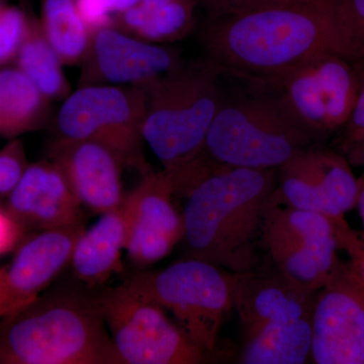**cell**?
I'll return each instance as SVG.
<instances>
[{"mask_svg":"<svg viewBox=\"0 0 364 364\" xmlns=\"http://www.w3.org/2000/svg\"><path fill=\"white\" fill-rule=\"evenodd\" d=\"M74 2L88 30L109 28L112 13L104 0H74Z\"/></svg>","mask_w":364,"mask_h":364,"instance_id":"31","label":"cell"},{"mask_svg":"<svg viewBox=\"0 0 364 364\" xmlns=\"http://www.w3.org/2000/svg\"><path fill=\"white\" fill-rule=\"evenodd\" d=\"M227 98L210 124L203 156L215 164L279 169L318 138L291 121L267 93Z\"/></svg>","mask_w":364,"mask_h":364,"instance_id":"5","label":"cell"},{"mask_svg":"<svg viewBox=\"0 0 364 364\" xmlns=\"http://www.w3.org/2000/svg\"><path fill=\"white\" fill-rule=\"evenodd\" d=\"M26 230L0 205V256L13 252L26 238Z\"/></svg>","mask_w":364,"mask_h":364,"instance_id":"30","label":"cell"},{"mask_svg":"<svg viewBox=\"0 0 364 364\" xmlns=\"http://www.w3.org/2000/svg\"><path fill=\"white\" fill-rule=\"evenodd\" d=\"M28 26V20L21 9H0V66L16 58Z\"/></svg>","mask_w":364,"mask_h":364,"instance_id":"25","label":"cell"},{"mask_svg":"<svg viewBox=\"0 0 364 364\" xmlns=\"http://www.w3.org/2000/svg\"><path fill=\"white\" fill-rule=\"evenodd\" d=\"M0 9H1V7H0Z\"/></svg>","mask_w":364,"mask_h":364,"instance_id":"36","label":"cell"},{"mask_svg":"<svg viewBox=\"0 0 364 364\" xmlns=\"http://www.w3.org/2000/svg\"><path fill=\"white\" fill-rule=\"evenodd\" d=\"M93 49L98 70L109 82L146 86L181 67L171 50L109 28L97 31Z\"/></svg>","mask_w":364,"mask_h":364,"instance_id":"18","label":"cell"},{"mask_svg":"<svg viewBox=\"0 0 364 364\" xmlns=\"http://www.w3.org/2000/svg\"><path fill=\"white\" fill-rule=\"evenodd\" d=\"M196 0H141L124 11V26L149 42L179 39L193 26Z\"/></svg>","mask_w":364,"mask_h":364,"instance_id":"20","label":"cell"},{"mask_svg":"<svg viewBox=\"0 0 364 364\" xmlns=\"http://www.w3.org/2000/svg\"><path fill=\"white\" fill-rule=\"evenodd\" d=\"M145 109L143 86H87L67 98L57 126L62 138L95 141L111 149L122 164L139 165Z\"/></svg>","mask_w":364,"mask_h":364,"instance_id":"11","label":"cell"},{"mask_svg":"<svg viewBox=\"0 0 364 364\" xmlns=\"http://www.w3.org/2000/svg\"><path fill=\"white\" fill-rule=\"evenodd\" d=\"M346 151L352 161L364 167V139L350 146Z\"/></svg>","mask_w":364,"mask_h":364,"instance_id":"34","label":"cell"},{"mask_svg":"<svg viewBox=\"0 0 364 364\" xmlns=\"http://www.w3.org/2000/svg\"><path fill=\"white\" fill-rule=\"evenodd\" d=\"M111 13L123 14L132 7L135 6L141 0H104Z\"/></svg>","mask_w":364,"mask_h":364,"instance_id":"33","label":"cell"},{"mask_svg":"<svg viewBox=\"0 0 364 364\" xmlns=\"http://www.w3.org/2000/svg\"><path fill=\"white\" fill-rule=\"evenodd\" d=\"M203 43L207 62L220 73L267 82L322 53L340 54L335 0H279L212 18Z\"/></svg>","mask_w":364,"mask_h":364,"instance_id":"1","label":"cell"},{"mask_svg":"<svg viewBox=\"0 0 364 364\" xmlns=\"http://www.w3.org/2000/svg\"><path fill=\"white\" fill-rule=\"evenodd\" d=\"M358 189V179L345 158L313 147L277 169L272 202L335 219L355 207Z\"/></svg>","mask_w":364,"mask_h":364,"instance_id":"13","label":"cell"},{"mask_svg":"<svg viewBox=\"0 0 364 364\" xmlns=\"http://www.w3.org/2000/svg\"><path fill=\"white\" fill-rule=\"evenodd\" d=\"M219 75L205 62L179 67L143 86V140L166 171L176 173L202 156L210 124L225 100Z\"/></svg>","mask_w":364,"mask_h":364,"instance_id":"4","label":"cell"},{"mask_svg":"<svg viewBox=\"0 0 364 364\" xmlns=\"http://www.w3.org/2000/svg\"><path fill=\"white\" fill-rule=\"evenodd\" d=\"M358 196L356 200V205L358 207L359 215H360L361 222L364 230V176L358 179Z\"/></svg>","mask_w":364,"mask_h":364,"instance_id":"35","label":"cell"},{"mask_svg":"<svg viewBox=\"0 0 364 364\" xmlns=\"http://www.w3.org/2000/svg\"><path fill=\"white\" fill-rule=\"evenodd\" d=\"M277 169L215 165L186 191L182 210L186 257L229 272H253Z\"/></svg>","mask_w":364,"mask_h":364,"instance_id":"2","label":"cell"},{"mask_svg":"<svg viewBox=\"0 0 364 364\" xmlns=\"http://www.w3.org/2000/svg\"><path fill=\"white\" fill-rule=\"evenodd\" d=\"M26 168L25 151L20 141H13L0 151V196L11 193Z\"/></svg>","mask_w":364,"mask_h":364,"instance_id":"26","label":"cell"},{"mask_svg":"<svg viewBox=\"0 0 364 364\" xmlns=\"http://www.w3.org/2000/svg\"><path fill=\"white\" fill-rule=\"evenodd\" d=\"M11 311L13 310L7 294L4 267H0V318L9 315Z\"/></svg>","mask_w":364,"mask_h":364,"instance_id":"32","label":"cell"},{"mask_svg":"<svg viewBox=\"0 0 364 364\" xmlns=\"http://www.w3.org/2000/svg\"><path fill=\"white\" fill-rule=\"evenodd\" d=\"M260 245L275 269L294 286L317 293L331 279L340 262L331 218L270 200Z\"/></svg>","mask_w":364,"mask_h":364,"instance_id":"10","label":"cell"},{"mask_svg":"<svg viewBox=\"0 0 364 364\" xmlns=\"http://www.w3.org/2000/svg\"><path fill=\"white\" fill-rule=\"evenodd\" d=\"M124 236L123 203L119 208L100 215V220L79 236L70 261L76 279L88 289H95L119 272Z\"/></svg>","mask_w":364,"mask_h":364,"instance_id":"19","label":"cell"},{"mask_svg":"<svg viewBox=\"0 0 364 364\" xmlns=\"http://www.w3.org/2000/svg\"><path fill=\"white\" fill-rule=\"evenodd\" d=\"M336 232L338 247L343 248L350 255L351 269L364 287V240L344 221L343 217L332 219Z\"/></svg>","mask_w":364,"mask_h":364,"instance_id":"28","label":"cell"},{"mask_svg":"<svg viewBox=\"0 0 364 364\" xmlns=\"http://www.w3.org/2000/svg\"><path fill=\"white\" fill-rule=\"evenodd\" d=\"M46 100L18 69L0 70V135L13 138L39 127Z\"/></svg>","mask_w":364,"mask_h":364,"instance_id":"21","label":"cell"},{"mask_svg":"<svg viewBox=\"0 0 364 364\" xmlns=\"http://www.w3.org/2000/svg\"><path fill=\"white\" fill-rule=\"evenodd\" d=\"M171 174H147L124 200V251L136 267L164 259L183 236V219L176 205Z\"/></svg>","mask_w":364,"mask_h":364,"instance_id":"14","label":"cell"},{"mask_svg":"<svg viewBox=\"0 0 364 364\" xmlns=\"http://www.w3.org/2000/svg\"><path fill=\"white\" fill-rule=\"evenodd\" d=\"M92 298L124 364H198L207 358L166 311L124 282L92 291Z\"/></svg>","mask_w":364,"mask_h":364,"instance_id":"8","label":"cell"},{"mask_svg":"<svg viewBox=\"0 0 364 364\" xmlns=\"http://www.w3.org/2000/svg\"><path fill=\"white\" fill-rule=\"evenodd\" d=\"M253 85L318 139L343 128L358 97L353 62L335 52L322 53L279 77Z\"/></svg>","mask_w":364,"mask_h":364,"instance_id":"7","label":"cell"},{"mask_svg":"<svg viewBox=\"0 0 364 364\" xmlns=\"http://www.w3.org/2000/svg\"><path fill=\"white\" fill-rule=\"evenodd\" d=\"M310 359L317 364H364V287L341 263L316 294Z\"/></svg>","mask_w":364,"mask_h":364,"instance_id":"12","label":"cell"},{"mask_svg":"<svg viewBox=\"0 0 364 364\" xmlns=\"http://www.w3.org/2000/svg\"><path fill=\"white\" fill-rule=\"evenodd\" d=\"M316 294L294 286L277 270L239 273L233 301L244 348L267 350L310 339Z\"/></svg>","mask_w":364,"mask_h":364,"instance_id":"9","label":"cell"},{"mask_svg":"<svg viewBox=\"0 0 364 364\" xmlns=\"http://www.w3.org/2000/svg\"><path fill=\"white\" fill-rule=\"evenodd\" d=\"M0 320V364H124L90 291L58 287Z\"/></svg>","mask_w":364,"mask_h":364,"instance_id":"3","label":"cell"},{"mask_svg":"<svg viewBox=\"0 0 364 364\" xmlns=\"http://www.w3.org/2000/svg\"><path fill=\"white\" fill-rule=\"evenodd\" d=\"M196 1L207 9L212 18H219L249 13L261 7L270 6L279 0H196Z\"/></svg>","mask_w":364,"mask_h":364,"instance_id":"29","label":"cell"},{"mask_svg":"<svg viewBox=\"0 0 364 364\" xmlns=\"http://www.w3.org/2000/svg\"><path fill=\"white\" fill-rule=\"evenodd\" d=\"M85 222L43 230L26 237L4 265L11 312L40 296L70 263Z\"/></svg>","mask_w":364,"mask_h":364,"instance_id":"15","label":"cell"},{"mask_svg":"<svg viewBox=\"0 0 364 364\" xmlns=\"http://www.w3.org/2000/svg\"><path fill=\"white\" fill-rule=\"evenodd\" d=\"M340 54L364 62V0H335Z\"/></svg>","mask_w":364,"mask_h":364,"instance_id":"24","label":"cell"},{"mask_svg":"<svg viewBox=\"0 0 364 364\" xmlns=\"http://www.w3.org/2000/svg\"><path fill=\"white\" fill-rule=\"evenodd\" d=\"M42 30L61 61H77L87 49L88 28L74 0H44Z\"/></svg>","mask_w":364,"mask_h":364,"instance_id":"23","label":"cell"},{"mask_svg":"<svg viewBox=\"0 0 364 364\" xmlns=\"http://www.w3.org/2000/svg\"><path fill=\"white\" fill-rule=\"evenodd\" d=\"M54 162L33 163L7 196L6 210L26 231H43L83 221L82 208Z\"/></svg>","mask_w":364,"mask_h":364,"instance_id":"16","label":"cell"},{"mask_svg":"<svg viewBox=\"0 0 364 364\" xmlns=\"http://www.w3.org/2000/svg\"><path fill=\"white\" fill-rule=\"evenodd\" d=\"M51 152L81 205L102 215L124 203L123 164L111 149L95 141L62 138Z\"/></svg>","mask_w":364,"mask_h":364,"instance_id":"17","label":"cell"},{"mask_svg":"<svg viewBox=\"0 0 364 364\" xmlns=\"http://www.w3.org/2000/svg\"><path fill=\"white\" fill-rule=\"evenodd\" d=\"M238 277L186 257L157 272L136 273L124 284L171 313L184 334L208 355L217 346L225 317L234 308Z\"/></svg>","mask_w":364,"mask_h":364,"instance_id":"6","label":"cell"},{"mask_svg":"<svg viewBox=\"0 0 364 364\" xmlns=\"http://www.w3.org/2000/svg\"><path fill=\"white\" fill-rule=\"evenodd\" d=\"M16 60L18 70L46 98L58 97L65 90L61 59L46 39L42 28L30 21Z\"/></svg>","mask_w":364,"mask_h":364,"instance_id":"22","label":"cell"},{"mask_svg":"<svg viewBox=\"0 0 364 364\" xmlns=\"http://www.w3.org/2000/svg\"><path fill=\"white\" fill-rule=\"evenodd\" d=\"M358 76V97L348 122L343 127L341 143L345 150L364 139V62H353Z\"/></svg>","mask_w":364,"mask_h":364,"instance_id":"27","label":"cell"}]
</instances>
